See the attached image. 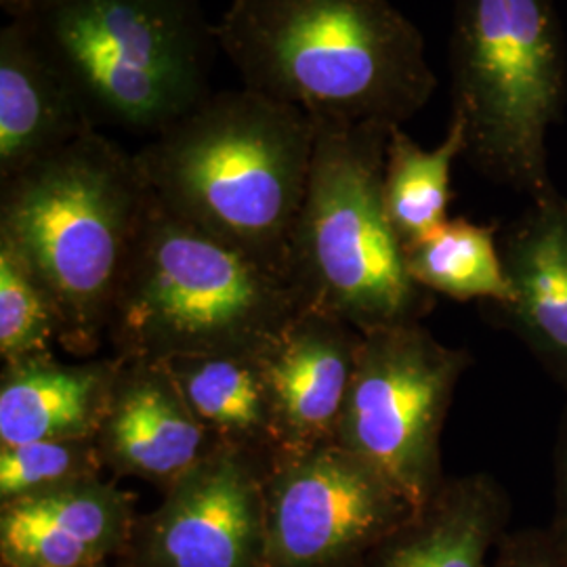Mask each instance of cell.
<instances>
[{
	"mask_svg": "<svg viewBox=\"0 0 567 567\" xmlns=\"http://www.w3.org/2000/svg\"><path fill=\"white\" fill-rule=\"evenodd\" d=\"M215 30L244 89L311 121L402 126L437 89L421 30L389 0H231Z\"/></svg>",
	"mask_w": 567,
	"mask_h": 567,
	"instance_id": "obj_1",
	"label": "cell"
},
{
	"mask_svg": "<svg viewBox=\"0 0 567 567\" xmlns=\"http://www.w3.org/2000/svg\"><path fill=\"white\" fill-rule=\"evenodd\" d=\"M313 147L305 112L243 86L210 93L135 156L168 213L288 278Z\"/></svg>",
	"mask_w": 567,
	"mask_h": 567,
	"instance_id": "obj_2",
	"label": "cell"
},
{
	"mask_svg": "<svg viewBox=\"0 0 567 567\" xmlns=\"http://www.w3.org/2000/svg\"><path fill=\"white\" fill-rule=\"evenodd\" d=\"M152 203L137 156L100 131L0 182V238L49 292L68 353L91 358L105 343Z\"/></svg>",
	"mask_w": 567,
	"mask_h": 567,
	"instance_id": "obj_3",
	"label": "cell"
},
{
	"mask_svg": "<svg viewBox=\"0 0 567 567\" xmlns=\"http://www.w3.org/2000/svg\"><path fill=\"white\" fill-rule=\"evenodd\" d=\"M303 307L278 269L183 221L154 198L105 343L114 355L150 362L264 353Z\"/></svg>",
	"mask_w": 567,
	"mask_h": 567,
	"instance_id": "obj_4",
	"label": "cell"
},
{
	"mask_svg": "<svg viewBox=\"0 0 567 567\" xmlns=\"http://www.w3.org/2000/svg\"><path fill=\"white\" fill-rule=\"evenodd\" d=\"M316 122L303 206L288 250V280L305 307L362 334L423 322L435 295L405 269L404 243L386 215V122Z\"/></svg>",
	"mask_w": 567,
	"mask_h": 567,
	"instance_id": "obj_5",
	"label": "cell"
},
{
	"mask_svg": "<svg viewBox=\"0 0 567 567\" xmlns=\"http://www.w3.org/2000/svg\"><path fill=\"white\" fill-rule=\"evenodd\" d=\"M447 63L468 164L529 200L555 189L547 140L567 105V42L555 0H454Z\"/></svg>",
	"mask_w": 567,
	"mask_h": 567,
	"instance_id": "obj_6",
	"label": "cell"
},
{
	"mask_svg": "<svg viewBox=\"0 0 567 567\" xmlns=\"http://www.w3.org/2000/svg\"><path fill=\"white\" fill-rule=\"evenodd\" d=\"M20 23L97 131L156 137L210 95L221 49L198 0H60Z\"/></svg>",
	"mask_w": 567,
	"mask_h": 567,
	"instance_id": "obj_7",
	"label": "cell"
},
{
	"mask_svg": "<svg viewBox=\"0 0 567 567\" xmlns=\"http://www.w3.org/2000/svg\"><path fill=\"white\" fill-rule=\"evenodd\" d=\"M471 353L421 322L364 334L337 440L372 466L414 511L446 482L442 431Z\"/></svg>",
	"mask_w": 567,
	"mask_h": 567,
	"instance_id": "obj_8",
	"label": "cell"
},
{
	"mask_svg": "<svg viewBox=\"0 0 567 567\" xmlns=\"http://www.w3.org/2000/svg\"><path fill=\"white\" fill-rule=\"evenodd\" d=\"M265 501V567H355L414 513L339 440L276 452Z\"/></svg>",
	"mask_w": 567,
	"mask_h": 567,
	"instance_id": "obj_9",
	"label": "cell"
},
{
	"mask_svg": "<svg viewBox=\"0 0 567 567\" xmlns=\"http://www.w3.org/2000/svg\"><path fill=\"white\" fill-rule=\"evenodd\" d=\"M271 458L215 447L131 532L137 567H265Z\"/></svg>",
	"mask_w": 567,
	"mask_h": 567,
	"instance_id": "obj_10",
	"label": "cell"
},
{
	"mask_svg": "<svg viewBox=\"0 0 567 567\" xmlns=\"http://www.w3.org/2000/svg\"><path fill=\"white\" fill-rule=\"evenodd\" d=\"M95 442L103 465L166 492L219 446L164 362L126 360Z\"/></svg>",
	"mask_w": 567,
	"mask_h": 567,
	"instance_id": "obj_11",
	"label": "cell"
},
{
	"mask_svg": "<svg viewBox=\"0 0 567 567\" xmlns=\"http://www.w3.org/2000/svg\"><path fill=\"white\" fill-rule=\"evenodd\" d=\"M364 334L303 307L261 353L282 447L337 440Z\"/></svg>",
	"mask_w": 567,
	"mask_h": 567,
	"instance_id": "obj_12",
	"label": "cell"
},
{
	"mask_svg": "<svg viewBox=\"0 0 567 567\" xmlns=\"http://www.w3.org/2000/svg\"><path fill=\"white\" fill-rule=\"evenodd\" d=\"M133 496L91 480L0 507L4 567H97L128 545Z\"/></svg>",
	"mask_w": 567,
	"mask_h": 567,
	"instance_id": "obj_13",
	"label": "cell"
},
{
	"mask_svg": "<svg viewBox=\"0 0 567 567\" xmlns=\"http://www.w3.org/2000/svg\"><path fill=\"white\" fill-rule=\"evenodd\" d=\"M498 240L513 297L496 309L567 395L566 196L532 198Z\"/></svg>",
	"mask_w": 567,
	"mask_h": 567,
	"instance_id": "obj_14",
	"label": "cell"
},
{
	"mask_svg": "<svg viewBox=\"0 0 567 567\" xmlns=\"http://www.w3.org/2000/svg\"><path fill=\"white\" fill-rule=\"evenodd\" d=\"M511 503L489 473L446 477L355 567H489L507 534Z\"/></svg>",
	"mask_w": 567,
	"mask_h": 567,
	"instance_id": "obj_15",
	"label": "cell"
},
{
	"mask_svg": "<svg viewBox=\"0 0 567 567\" xmlns=\"http://www.w3.org/2000/svg\"><path fill=\"white\" fill-rule=\"evenodd\" d=\"M121 355L65 364L44 353L2 364L0 446L97 435Z\"/></svg>",
	"mask_w": 567,
	"mask_h": 567,
	"instance_id": "obj_16",
	"label": "cell"
},
{
	"mask_svg": "<svg viewBox=\"0 0 567 567\" xmlns=\"http://www.w3.org/2000/svg\"><path fill=\"white\" fill-rule=\"evenodd\" d=\"M89 131L70 84L20 21L0 30V182L39 163Z\"/></svg>",
	"mask_w": 567,
	"mask_h": 567,
	"instance_id": "obj_17",
	"label": "cell"
},
{
	"mask_svg": "<svg viewBox=\"0 0 567 567\" xmlns=\"http://www.w3.org/2000/svg\"><path fill=\"white\" fill-rule=\"evenodd\" d=\"M164 364L217 444L243 447L265 458L282 450L261 353L183 358Z\"/></svg>",
	"mask_w": 567,
	"mask_h": 567,
	"instance_id": "obj_18",
	"label": "cell"
},
{
	"mask_svg": "<svg viewBox=\"0 0 567 567\" xmlns=\"http://www.w3.org/2000/svg\"><path fill=\"white\" fill-rule=\"evenodd\" d=\"M498 236V224L447 219L423 238L404 244L405 269L431 295L507 307L513 292Z\"/></svg>",
	"mask_w": 567,
	"mask_h": 567,
	"instance_id": "obj_19",
	"label": "cell"
},
{
	"mask_svg": "<svg viewBox=\"0 0 567 567\" xmlns=\"http://www.w3.org/2000/svg\"><path fill=\"white\" fill-rule=\"evenodd\" d=\"M465 126L450 118L446 137L433 150L414 142L398 124L386 143V215L402 243H414L446 224L452 203V168L465 156Z\"/></svg>",
	"mask_w": 567,
	"mask_h": 567,
	"instance_id": "obj_20",
	"label": "cell"
},
{
	"mask_svg": "<svg viewBox=\"0 0 567 567\" xmlns=\"http://www.w3.org/2000/svg\"><path fill=\"white\" fill-rule=\"evenodd\" d=\"M60 316L49 292L20 252L0 238V360L20 362L53 353L60 343Z\"/></svg>",
	"mask_w": 567,
	"mask_h": 567,
	"instance_id": "obj_21",
	"label": "cell"
},
{
	"mask_svg": "<svg viewBox=\"0 0 567 567\" xmlns=\"http://www.w3.org/2000/svg\"><path fill=\"white\" fill-rule=\"evenodd\" d=\"M103 468L95 437L0 446V505L100 480Z\"/></svg>",
	"mask_w": 567,
	"mask_h": 567,
	"instance_id": "obj_22",
	"label": "cell"
},
{
	"mask_svg": "<svg viewBox=\"0 0 567 567\" xmlns=\"http://www.w3.org/2000/svg\"><path fill=\"white\" fill-rule=\"evenodd\" d=\"M489 567H567V555L548 527L507 532Z\"/></svg>",
	"mask_w": 567,
	"mask_h": 567,
	"instance_id": "obj_23",
	"label": "cell"
},
{
	"mask_svg": "<svg viewBox=\"0 0 567 567\" xmlns=\"http://www.w3.org/2000/svg\"><path fill=\"white\" fill-rule=\"evenodd\" d=\"M548 529L567 555V400L555 446V519Z\"/></svg>",
	"mask_w": 567,
	"mask_h": 567,
	"instance_id": "obj_24",
	"label": "cell"
},
{
	"mask_svg": "<svg viewBox=\"0 0 567 567\" xmlns=\"http://www.w3.org/2000/svg\"><path fill=\"white\" fill-rule=\"evenodd\" d=\"M60 0H0V7L9 21H28L53 7Z\"/></svg>",
	"mask_w": 567,
	"mask_h": 567,
	"instance_id": "obj_25",
	"label": "cell"
}]
</instances>
